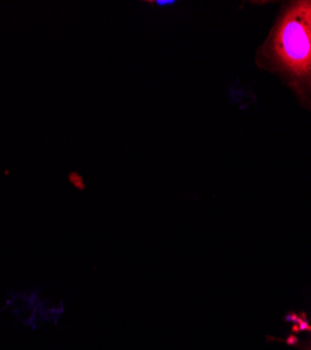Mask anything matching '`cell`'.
<instances>
[{"mask_svg":"<svg viewBox=\"0 0 311 350\" xmlns=\"http://www.w3.org/2000/svg\"><path fill=\"white\" fill-rule=\"evenodd\" d=\"M256 66L276 77L311 116V0H285L254 53Z\"/></svg>","mask_w":311,"mask_h":350,"instance_id":"1","label":"cell"}]
</instances>
